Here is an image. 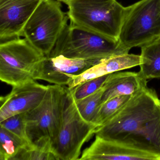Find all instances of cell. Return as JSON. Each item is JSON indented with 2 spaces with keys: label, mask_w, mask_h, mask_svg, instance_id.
<instances>
[{
  "label": "cell",
  "mask_w": 160,
  "mask_h": 160,
  "mask_svg": "<svg viewBox=\"0 0 160 160\" xmlns=\"http://www.w3.org/2000/svg\"><path fill=\"white\" fill-rule=\"evenodd\" d=\"M103 91L102 87L91 95L81 100L75 101L77 107L80 115L87 121L92 123L101 105Z\"/></svg>",
  "instance_id": "cell-18"
},
{
  "label": "cell",
  "mask_w": 160,
  "mask_h": 160,
  "mask_svg": "<svg viewBox=\"0 0 160 160\" xmlns=\"http://www.w3.org/2000/svg\"><path fill=\"white\" fill-rule=\"evenodd\" d=\"M66 5L70 22L118 40L126 7L117 0H70Z\"/></svg>",
  "instance_id": "cell-3"
},
{
  "label": "cell",
  "mask_w": 160,
  "mask_h": 160,
  "mask_svg": "<svg viewBox=\"0 0 160 160\" xmlns=\"http://www.w3.org/2000/svg\"><path fill=\"white\" fill-rule=\"evenodd\" d=\"M140 63V55L128 53L112 56L101 60L97 64L74 77L67 86L69 88H73L88 80L139 66Z\"/></svg>",
  "instance_id": "cell-13"
},
{
  "label": "cell",
  "mask_w": 160,
  "mask_h": 160,
  "mask_svg": "<svg viewBox=\"0 0 160 160\" xmlns=\"http://www.w3.org/2000/svg\"><path fill=\"white\" fill-rule=\"evenodd\" d=\"M97 128L96 124L82 118L71 89L66 87L61 125L52 145L58 160H78L82 146L95 134Z\"/></svg>",
  "instance_id": "cell-7"
},
{
  "label": "cell",
  "mask_w": 160,
  "mask_h": 160,
  "mask_svg": "<svg viewBox=\"0 0 160 160\" xmlns=\"http://www.w3.org/2000/svg\"><path fill=\"white\" fill-rule=\"evenodd\" d=\"M95 134L160 158V100L148 87L132 95Z\"/></svg>",
  "instance_id": "cell-1"
},
{
  "label": "cell",
  "mask_w": 160,
  "mask_h": 160,
  "mask_svg": "<svg viewBox=\"0 0 160 160\" xmlns=\"http://www.w3.org/2000/svg\"><path fill=\"white\" fill-rule=\"evenodd\" d=\"M67 13L58 0H42L22 32V36L45 57L53 50L68 24Z\"/></svg>",
  "instance_id": "cell-5"
},
{
  "label": "cell",
  "mask_w": 160,
  "mask_h": 160,
  "mask_svg": "<svg viewBox=\"0 0 160 160\" xmlns=\"http://www.w3.org/2000/svg\"><path fill=\"white\" fill-rule=\"evenodd\" d=\"M58 160L53 151L52 144L28 146L12 160Z\"/></svg>",
  "instance_id": "cell-19"
},
{
  "label": "cell",
  "mask_w": 160,
  "mask_h": 160,
  "mask_svg": "<svg viewBox=\"0 0 160 160\" xmlns=\"http://www.w3.org/2000/svg\"><path fill=\"white\" fill-rule=\"evenodd\" d=\"M139 73L145 79L160 78V38L141 47Z\"/></svg>",
  "instance_id": "cell-15"
},
{
  "label": "cell",
  "mask_w": 160,
  "mask_h": 160,
  "mask_svg": "<svg viewBox=\"0 0 160 160\" xmlns=\"http://www.w3.org/2000/svg\"><path fill=\"white\" fill-rule=\"evenodd\" d=\"M147 87V79L139 72L112 73L109 75L103 86L104 91L101 104L115 97L132 96Z\"/></svg>",
  "instance_id": "cell-14"
},
{
  "label": "cell",
  "mask_w": 160,
  "mask_h": 160,
  "mask_svg": "<svg viewBox=\"0 0 160 160\" xmlns=\"http://www.w3.org/2000/svg\"><path fill=\"white\" fill-rule=\"evenodd\" d=\"M129 51L118 39L92 31L70 22L62 31L48 56L62 55L71 58L102 60Z\"/></svg>",
  "instance_id": "cell-2"
},
{
  "label": "cell",
  "mask_w": 160,
  "mask_h": 160,
  "mask_svg": "<svg viewBox=\"0 0 160 160\" xmlns=\"http://www.w3.org/2000/svg\"><path fill=\"white\" fill-rule=\"evenodd\" d=\"M45 56L25 39H12L0 44V79L12 87L33 79Z\"/></svg>",
  "instance_id": "cell-8"
},
{
  "label": "cell",
  "mask_w": 160,
  "mask_h": 160,
  "mask_svg": "<svg viewBox=\"0 0 160 160\" xmlns=\"http://www.w3.org/2000/svg\"><path fill=\"white\" fill-rule=\"evenodd\" d=\"M160 38V0H140L126 7L118 40L129 50Z\"/></svg>",
  "instance_id": "cell-4"
},
{
  "label": "cell",
  "mask_w": 160,
  "mask_h": 160,
  "mask_svg": "<svg viewBox=\"0 0 160 160\" xmlns=\"http://www.w3.org/2000/svg\"><path fill=\"white\" fill-rule=\"evenodd\" d=\"M28 146L32 145L0 126V160H12L22 149Z\"/></svg>",
  "instance_id": "cell-16"
},
{
  "label": "cell",
  "mask_w": 160,
  "mask_h": 160,
  "mask_svg": "<svg viewBox=\"0 0 160 160\" xmlns=\"http://www.w3.org/2000/svg\"><path fill=\"white\" fill-rule=\"evenodd\" d=\"M109 74L88 80L71 89L75 101L83 99L102 88Z\"/></svg>",
  "instance_id": "cell-21"
},
{
  "label": "cell",
  "mask_w": 160,
  "mask_h": 160,
  "mask_svg": "<svg viewBox=\"0 0 160 160\" xmlns=\"http://www.w3.org/2000/svg\"><path fill=\"white\" fill-rule=\"evenodd\" d=\"M131 96H121L112 98L102 104L98 108L92 123L98 127L103 125L126 104Z\"/></svg>",
  "instance_id": "cell-17"
},
{
  "label": "cell",
  "mask_w": 160,
  "mask_h": 160,
  "mask_svg": "<svg viewBox=\"0 0 160 160\" xmlns=\"http://www.w3.org/2000/svg\"><path fill=\"white\" fill-rule=\"evenodd\" d=\"M42 0H0L1 43L22 37L23 29Z\"/></svg>",
  "instance_id": "cell-10"
},
{
  "label": "cell",
  "mask_w": 160,
  "mask_h": 160,
  "mask_svg": "<svg viewBox=\"0 0 160 160\" xmlns=\"http://www.w3.org/2000/svg\"><path fill=\"white\" fill-rule=\"evenodd\" d=\"M101 60L71 58L62 55L45 57L37 67L34 80H44L54 85H68L78 75Z\"/></svg>",
  "instance_id": "cell-9"
},
{
  "label": "cell",
  "mask_w": 160,
  "mask_h": 160,
  "mask_svg": "<svg viewBox=\"0 0 160 160\" xmlns=\"http://www.w3.org/2000/svg\"><path fill=\"white\" fill-rule=\"evenodd\" d=\"M12 87L9 94L1 97L0 122L35 108L44 98L48 90V86L39 84L34 79Z\"/></svg>",
  "instance_id": "cell-11"
},
{
  "label": "cell",
  "mask_w": 160,
  "mask_h": 160,
  "mask_svg": "<svg viewBox=\"0 0 160 160\" xmlns=\"http://www.w3.org/2000/svg\"><path fill=\"white\" fill-rule=\"evenodd\" d=\"M25 113L17 114L7 118L0 122V126L27 141L30 145H33L27 134Z\"/></svg>",
  "instance_id": "cell-20"
},
{
  "label": "cell",
  "mask_w": 160,
  "mask_h": 160,
  "mask_svg": "<svg viewBox=\"0 0 160 160\" xmlns=\"http://www.w3.org/2000/svg\"><path fill=\"white\" fill-rule=\"evenodd\" d=\"M58 1L60 2H63V3H64L65 4H66L70 1V0H58Z\"/></svg>",
  "instance_id": "cell-22"
},
{
  "label": "cell",
  "mask_w": 160,
  "mask_h": 160,
  "mask_svg": "<svg viewBox=\"0 0 160 160\" xmlns=\"http://www.w3.org/2000/svg\"><path fill=\"white\" fill-rule=\"evenodd\" d=\"M78 160H160V158L153 154L96 135L94 142L84 150Z\"/></svg>",
  "instance_id": "cell-12"
},
{
  "label": "cell",
  "mask_w": 160,
  "mask_h": 160,
  "mask_svg": "<svg viewBox=\"0 0 160 160\" xmlns=\"http://www.w3.org/2000/svg\"><path fill=\"white\" fill-rule=\"evenodd\" d=\"M66 88L48 86L41 103L25 113L27 134L32 145L47 141L53 145L56 141L61 125Z\"/></svg>",
  "instance_id": "cell-6"
}]
</instances>
